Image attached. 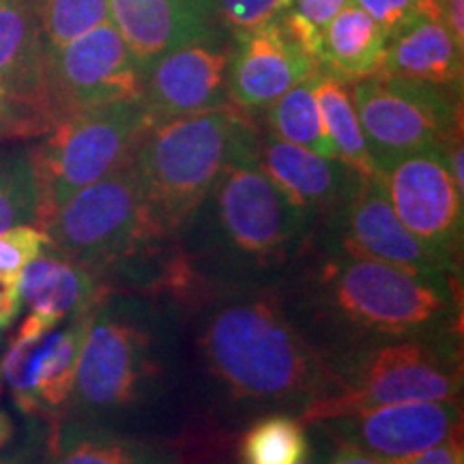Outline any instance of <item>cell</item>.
Here are the masks:
<instances>
[{
	"instance_id": "cell-1",
	"label": "cell",
	"mask_w": 464,
	"mask_h": 464,
	"mask_svg": "<svg viewBox=\"0 0 464 464\" xmlns=\"http://www.w3.org/2000/svg\"><path fill=\"white\" fill-rule=\"evenodd\" d=\"M274 288L327 359L381 342L462 334L458 277L355 256L316 228Z\"/></svg>"
},
{
	"instance_id": "cell-2",
	"label": "cell",
	"mask_w": 464,
	"mask_h": 464,
	"mask_svg": "<svg viewBox=\"0 0 464 464\" xmlns=\"http://www.w3.org/2000/svg\"><path fill=\"white\" fill-rule=\"evenodd\" d=\"M185 312L196 318L202 370L232 406L301 415L334 393L332 365L290 318L274 284L218 286Z\"/></svg>"
},
{
	"instance_id": "cell-3",
	"label": "cell",
	"mask_w": 464,
	"mask_h": 464,
	"mask_svg": "<svg viewBox=\"0 0 464 464\" xmlns=\"http://www.w3.org/2000/svg\"><path fill=\"white\" fill-rule=\"evenodd\" d=\"M316 224L266 177L256 150L219 174L177 243L205 295L230 284H276Z\"/></svg>"
},
{
	"instance_id": "cell-4",
	"label": "cell",
	"mask_w": 464,
	"mask_h": 464,
	"mask_svg": "<svg viewBox=\"0 0 464 464\" xmlns=\"http://www.w3.org/2000/svg\"><path fill=\"white\" fill-rule=\"evenodd\" d=\"M168 305L133 293H110L97 305L63 417L114 426L164 396Z\"/></svg>"
},
{
	"instance_id": "cell-5",
	"label": "cell",
	"mask_w": 464,
	"mask_h": 464,
	"mask_svg": "<svg viewBox=\"0 0 464 464\" xmlns=\"http://www.w3.org/2000/svg\"><path fill=\"white\" fill-rule=\"evenodd\" d=\"M258 138L256 121L232 103L150 125L131 170L155 228L177 241L219 174L256 153Z\"/></svg>"
},
{
	"instance_id": "cell-6",
	"label": "cell",
	"mask_w": 464,
	"mask_h": 464,
	"mask_svg": "<svg viewBox=\"0 0 464 464\" xmlns=\"http://www.w3.org/2000/svg\"><path fill=\"white\" fill-rule=\"evenodd\" d=\"M462 334L421 335L355 348L327 359L335 379L329 398L299 417L318 423L382 404L460 400Z\"/></svg>"
},
{
	"instance_id": "cell-7",
	"label": "cell",
	"mask_w": 464,
	"mask_h": 464,
	"mask_svg": "<svg viewBox=\"0 0 464 464\" xmlns=\"http://www.w3.org/2000/svg\"><path fill=\"white\" fill-rule=\"evenodd\" d=\"M150 125L142 95L58 116L42 140L31 144L39 224L86 185L127 164Z\"/></svg>"
},
{
	"instance_id": "cell-8",
	"label": "cell",
	"mask_w": 464,
	"mask_h": 464,
	"mask_svg": "<svg viewBox=\"0 0 464 464\" xmlns=\"http://www.w3.org/2000/svg\"><path fill=\"white\" fill-rule=\"evenodd\" d=\"M359 123L376 172L462 133V91L396 75H370L351 84Z\"/></svg>"
},
{
	"instance_id": "cell-9",
	"label": "cell",
	"mask_w": 464,
	"mask_h": 464,
	"mask_svg": "<svg viewBox=\"0 0 464 464\" xmlns=\"http://www.w3.org/2000/svg\"><path fill=\"white\" fill-rule=\"evenodd\" d=\"M95 310L54 329L31 314L24 316L0 359V379L22 413L52 420L65 413Z\"/></svg>"
},
{
	"instance_id": "cell-10",
	"label": "cell",
	"mask_w": 464,
	"mask_h": 464,
	"mask_svg": "<svg viewBox=\"0 0 464 464\" xmlns=\"http://www.w3.org/2000/svg\"><path fill=\"white\" fill-rule=\"evenodd\" d=\"M45 80L52 123L73 110L140 97L144 89L142 67L110 20L45 48Z\"/></svg>"
},
{
	"instance_id": "cell-11",
	"label": "cell",
	"mask_w": 464,
	"mask_h": 464,
	"mask_svg": "<svg viewBox=\"0 0 464 464\" xmlns=\"http://www.w3.org/2000/svg\"><path fill=\"white\" fill-rule=\"evenodd\" d=\"M382 181L400 222L448 271L460 274L464 194L450 177L440 147L400 160L382 174Z\"/></svg>"
},
{
	"instance_id": "cell-12",
	"label": "cell",
	"mask_w": 464,
	"mask_h": 464,
	"mask_svg": "<svg viewBox=\"0 0 464 464\" xmlns=\"http://www.w3.org/2000/svg\"><path fill=\"white\" fill-rule=\"evenodd\" d=\"M228 448L230 439L213 428L164 439L61 417L42 464H218Z\"/></svg>"
},
{
	"instance_id": "cell-13",
	"label": "cell",
	"mask_w": 464,
	"mask_h": 464,
	"mask_svg": "<svg viewBox=\"0 0 464 464\" xmlns=\"http://www.w3.org/2000/svg\"><path fill=\"white\" fill-rule=\"evenodd\" d=\"M316 230L344 252L372 258L420 276H451L440 260L400 222L381 174L363 177L338 211Z\"/></svg>"
},
{
	"instance_id": "cell-14",
	"label": "cell",
	"mask_w": 464,
	"mask_h": 464,
	"mask_svg": "<svg viewBox=\"0 0 464 464\" xmlns=\"http://www.w3.org/2000/svg\"><path fill=\"white\" fill-rule=\"evenodd\" d=\"M232 37L224 28L174 48L144 72L142 97L153 123L230 106Z\"/></svg>"
},
{
	"instance_id": "cell-15",
	"label": "cell",
	"mask_w": 464,
	"mask_h": 464,
	"mask_svg": "<svg viewBox=\"0 0 464 464\" xmlns=\"http://www.w3.org/2000/svg\"><path fill=\"white\" fill-rule=\"evenodd\" d=\"M318 423L334 440L396 462L462 432V404L460 400H415L374 406Z\"/></svg>"
},
{
	"instance_id": "cell-16",
	"label": "cell",
	"mask_w": 464,
	"mask_h": 464,
	"mask_svg": "<svg viewBox=\"0 0 464 464\" xmlns=\"http://www.w3.org/2000/svg\"><path fill=\"white\" fill-rule=\"evenodd\" d=\"M230 37L228 97L232 106L249 116L265 112L284 92L321 69L280 20Z\"/></svg>"
},
{
	"instance_id": "cell-17",
	"label": "cell",
	"mask_w": 464,
	"mask_h": 464,
	"mask_svg": "<svg viewBox=\"0 0 464 464\" xmlns=\"http://www.w3.org/2000/svg\"><path fill=\"white\" fill-rule=\"evenodd\" d=\"M108 17L142 72L166 52L222 28L213 0H108Z\"/></svg>"
},
{
	"instance_id": "cell-18",
	"label": "cell",
	"mask_w": 464,
	"mask_h": 464,
	"mask_svg": "<svg viewBox=\"0 0 464 464\" xmlns=\"http://www.w3.org/2000/svg\"><path fill=\"white\" fill-rule=\"evenodd\" d=\"M258 164L266 177L316 222L338 211L363 179L344 161L284 142L269 131H260Z\"/></svg>"
},
{
	"instance_id": "cell-19",
	"label": "cell",
	"mask_w": 464,
	"mask_h": 464,
	"mask_svg": "<svg viewBox=\"0 0 464 464\" xmlns=\"http://www.w3.org/2000/svg\"><path fill=\"white\" fill-rule=\"evenodd\" d=\"M0 95L52 125L45 42L28 0H0Z\"/></svg>"
},
{
	"instance_id": "cell-20",
	"label": "cell",
	"mask_w": 464,
	"mask_h": 464,
	"mask_svg": "<svg viewBox=\"0 0 464 464\" xmlns=\"http://www.w3.org/2000/svg\"><path fill=\"white\" fill-rule=\"evenodd\" d=\"M110 295V290L65 254L48 243L42 256H37L20 277L17 299L20 310L39 318L48 327H58L69 318L95 310Z\"/></svg>"
},
{
	"instance_id": "cell-21",
	"label": "cell",
	"mask_w": 464,
	"mask_h": 464,
	"mask_svg": "<svg viewBox=\"0 0 464 464\" xmlns=\"http://www.w3.org/2000/svg\"><path fill=\"white\" fill-rule=\"evenodd\" d=\"M381 73L462 91L464 50L458 48L443 22L420 15L387 42Z\"/></svg>"
},
{
	"instance_id": "cell-22",
	"label": "cell",
	"mask_w": 464,
	"mask_h": 464,
	"mask_svg": "<svg viewBox=\"0 0 464 464\" xmlns=\"http://www.w3.org/2000/svg\"><path fill=\"white\" fill-rule=\"evenodd\" d=\"M385 50V34L355 3L323 28L321 65L348 84L381 73Z\"/></svg>"
},
{
	"instance_id": "cell-23",
	"label": "cell",
	"mask_w": 464,
	"mask_h": 464,
	"mask_svg": "<svg viewBox=\"0 0 464 464\" xmlns=\"http://www.w3.org/2000/svg\"><path fill=\"white\" fill-rule=\"evenodd\" d=\"M314 92L338 160L362 177L379 174L370 158L368 144H365L362 123H359L355 103H353L351 84L327 69H318Z\"/></svg>"
},
{
	"instance_id": "cell-24",
	"label": "cell",
	"mask_w": 464,
	"mask_h": 464,
	"mask_svg": "<svg viewBox=\"0 0 464 464\" xmlns=\"http://www.w3.org/2000/svg\"><path fill=\"white\" fill-rule=\"evenodd\" d=\"M314 78L316 73L301 80L265 110V131L284 142L297 144L312 153L323 155V158L338 160L332 138L324 127L321 108H318Z\"/></svg>"
},
{
	"instance_id": "cell-25",
	"label": "cell",
	"mask_w": 464,
	"mask_h": 464,
	"mask_svg": "<svg viewBox=\"0 0 464 464\" xmlns=\"http://www.w3.org/2000/svg\"><path fill=\"white\" fill-rule=\"evenodd\" d=\"M310 426L295 413L258 417L239 440V464H301L310 454Z\"/></svg>"
},
{
	"instance_id": "cell-26",
	"label": "cell",
	"mask_w": 464,
	"mask_h": 464,
	"mask_svg": "<svg viewBox=\"0 0 464 464\" xmlns=\"http://www.w3.org/2000/svg\"><path fill=\"white\" fill-rule=\"evenodd\" d=\"M39 224V185L31 147L0 142V232Z\"/></svg>"
},
{
	"instance_id": "cell-27",
	"label": "cell",
	"mask_w": 464,
	"mask_h": 464,
	"mask_svg": "<svg viewBox=\"0 0 464 464\" xmlns=\"http://www.w3.org/2000/svg\"><path fill=\"white\" fill-rule=\"evenodd\" d=\"M45 48H56L108 22V0H28Z\"/></svg>"
},
{
	"instance_id": "cell-28",
	"label": "cell",
	"mask_w": 464,
	"mask_h": 464,
	"mask_svg": "<svg viewBox=\"0 0 464 464\" xmlns=\"http://www.w3.org/2000/svg\"><path fill=\"white\" fill-rule=\"evenodd\" d=\"M48 243L45 232L34 224L14 226L0 232V286L17 295L22 274L34 258L42 256Z\"/></svg>"
},
{
	"instance_id": "cell-29",
	"label": "cell",
	"mask_w": 464,
	"mask_h": 464,
	"mask_svg": "<svg viewBox=\"0 0 464 464\" xmlns=\"http://www.w3.org/2000/svg\"><path fill=\"white\" fill-rule=\"evenodd\" d=\"M213 7L218 24L228 34H239L280 20L293 0H213Z\"/></svg>"
},
{
	"instance_id": "cell-30",
	"label": "cell",
	"mask_w": 464,
	"mask_h": 464,
	"mask_svg": "<svg viewBox=\"0 0 464 464\" xmlns=\"http://www.w3.org/2000/svg\"><path fill=\"white\" fill-rule=\"evenodd\" d=\"M363 14H368L379 24L385 39L396 37L420 17L415 0H353Z\"/></svg>"
},
{
	"instance_id": "cell-31",
	"label": "cell",
	"mask_w": 464,
	"mask_h": 464,
	"mask_svg": "<svg viewBox=\"0 0 464 464\" xmlns=\"http://www.w3.org/2000/svg\"><path fill=\"white\" fill-rule=\"evenodd\" d=\"M48 130L50 123L44 116L17 106V103L0 95V142L31 140V138L44 136Z\"/></svg>"
},
{
	"instance_id": "cell-32",
	"label": "cell",
	"mask_w": 464,
	"mask_h": 464,
	"mask_svg": "<svg viewBox=\"0 0 464 464\" xmlns=\"http://www.w3.org/2000/svg\"><path fill=\"white\" fill-rule=\"evenodd\" d=\"M392 464H464V450H462V432H456L443 443L421 451V454L402 458Z\"/></svg>"
},
{
	"instance_id": "cell-33",
	"label": "cell",
	"mask_w": 464,
	"mask_h": 464,
	"mask_svg": "<svg viewBox=\"0 0 464 464\" xmlns=\"http://www.w3.org/2000/svg\"><path fill=\"white\" fill-rule=\"evenodd\" d=\"M351 3L353 0H293V7L290 9L297 11L299 15H304L307 22H312V24L323 31Z\"/></svg>"
},
{
	"instance_id": "cell-34",
	"label": "cell",
	"mask_w": 464,
	"mask_h": 464,
	"mask_svg": "<svg viewBox=\"0 0 464 464\" xmlns=\"http://www.w3.org/2000/svg\"><path fill=\"white\" fill-rule=\"evenodd\" d=\"M440 22L450 31L458 48L464 50V0H443Z\"/></svg>"
},
{
	"instance_id": "cell-35",
	"label": "cell",
	"mask_w": 464,
	"mask_h": 464,
	"mask_svg": "<svg viewBox=\"0 0 464 464\" xmlns=\"http://www.w3.org/2000/svg\"><path fill=\"white\" fill-rule=\"evenodd\" d=\"M327 464H392L387 460H381L368 451L355 448L351 443H342V440H334V450L327 458Z\"/></svg>"
},
{
	"instance_id": "cell-36",
	"label": "cell",
	"mask_w": 464,
	"mask_h": 464,
	"mask_svg": "<svg viewBox=\"0 0 464 464\" xmlns=\"http://www.w3.org/2000/svg\"><path fill=\"white\" fill-rule=\"evenodd\" d=\"M310 426V437H312V448L310 454L301 464H327V458L334 450V439L332 434L324 430L323 423H307Z\"/></svg>"
},
{
	"instance_id": "cell-37",
	"label": "cell",
	"mask_w": 464,
	"mask_h": 464,
	"mask_svg": "<svg viewBox=\"0 0 464 464\" xmlns=\"http://www.w3.org/2000/svg\"><path fill=\"white\" fill-rule=\"evenodd\" d=\"M17 314H20V299H17V295H11L0 286V332L7 329Z\"/></svg>"
},
{
	"instance_id": "cell-38",
	"label": "cell",
	"mask_w": 464,
	"mask_h": 464,
	"mask_svg": "<svg viewBox=\"0 0 464 464\" xmlns=\"http://www.w3.org/2000/svg\"><path fill=\"white\" fill-rule=\"evenodd\" d=\"M417 9H420L421 17L428 20H440V7H443V0H415Z\"/></svg>"
},
{
	"instance_id": "cell-39",
	"label": "cell",
	"mask_w": 464,
	"mask_h": 464,
	"mask_svg": "<svg viewBox=\"0 0 464 464\" xmlns=\"http://www.w3.org/2000/svg\"><path fill=\"white\" fill-rule=\"evenodd\" d=\"M0 464H7V462H5V460H3V458H0Z\"/></svg>"
},
{
	"instance_id": "cell-40",
	"label": "cell",
	"mask_w": 464,
	"mask_h": 464,
	"mask_svg": "<svg viewBox=\"0 0 464 464\" xmlns=\"http://www.w3.org/2000/svg\"><path fill=\"white\" fill-rule=\"evenodd\" d=\"M0 387H3V379H0Z\"/></svg>"
}]
</instances>
